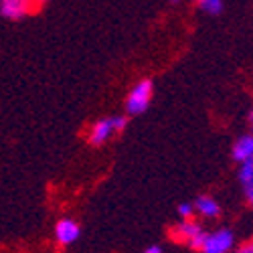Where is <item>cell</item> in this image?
Returning <instances> with one entry per match:
<instances>
[{"label":"cell","instance_id":"18","mask_svg":"<svg viewBox=\"0 0 253 253\" xmlns=\"http://www.w3.org/2000/svg\"><path fill=\"white\" fill-rule=\"evenodd\" d=\"M251 126H253V124H251Z\"/></svg>","mask_w":253,"mask_h":253},{"label":"cell","instance_id":"5","mask_svg":"<svg viewBox=\"0 0 253 253\" xmlns=\"http://www.w3.org/2000/svg\"><path fill=\"white\" fill-rule=\"evenodd\" d=\"M33 8V0H0V14L8 20L25 18Z\"/></svg>","mask_w":253,"mask_h":253},{"label":"cell","instance_id":"10","mask_svg":"<svg viewBox=\"0 0 253 253\" xmlns=\"http://www.w3.org/2000/svg\"><path fill=\"white\" fill-rule=\"evenodd\" d=\"M239 164H241V166H239L237 176H239L241 184L253 180V158H249V160H245V162H239Z\"/></svg>","mask_w":253,"mask_h":253},{"label":"cell","instance_id":"17","mask_svg":"<svg viewBox=\"0 0 253 253\" xmlns=\"http://www.w3.org/2000/svg\"><path fill=\"white\" fill-rule=\"evenodd\" d=\"M170 2H178V0H170Z\"/></svg>","mask_w":253,"mask_h":253},{"label":"cell","instance_id":"15","mask_svg":"<svg viewBox=\"0 0 253 253\" xmlns=\"http://www.w3.org/2000/svg\"><path fill=\"white\" fill-rule=\"evenodd\" d=\"M47 2H49V0H33V4H37V6H43Z\"/></svg>","mask_w":253,"mask_h":253},{"label":"cell","instance_id":"16","mask_svg":"<svg viewBox=\"0 0 253 253\" xmlns=\"http://www.w3.org/2000/svg\"><path fill=\"white\" fill-rule=\"evenodd\" d=\"M249 122H251V124H253V110H251V112H249Z\"/></svg>","mask_w":253,"mask_h":253},{"label":"cell","instance_id":"8","mask_svg":"<svg viewBox=\"0 0 253 253\" xmlns=\"http://www.w3.org/2000/svg\"><path fill=\"white\" fill-rule=\"evenodd\" d=\"M195 213H199L201 217H207V219H215L221 213V207L213 197L203 195V197H197V201H195Z\"/></svg>","mask_w":253,"mask_h":253},{"label":"cell","instance_id":"6","mask_svg":"<svg viewBox=\"0 0 253 253\" xmlns=\"http://www.w3.org/2000/svg\"><path fill=\"white\" fill-rule=\"evenodd\" d=\"M81 229L73 219H61L55 225V239L59 245H71L79 239Z\"/></svg>","mask_w":253,"mask_h":253},{"label":"cell","instance_id":"14","mask_svg":"<svg viewBox=\"0 0 253 253\" xmlns=\"http://www.w3.org/2000/svg\"><path fill=\"white\" fill-rule=\"evenodd\" d=\"M144 253H162V247L160 245H148L144 249Z\"/></svg>","mask_w":253,"mask_h":253},{"label":"cell","instance_id":"13","mask_svg":"<svg viewBox=\"0 0 253 253\" xmlns=\"http://www.w3.org/2000/svg\"><path fill=\"white\" fill-rule=\"evenodd\" d=\"M235 253H253V241H247V243H243L239 249H235Z\"/></svg>","mask_w":253,"mask_h":253},{"label":"cell","instance_id":"9","mask_svg":"<svg viewBox=\"0 0 253 253\" xmlns=\"http://www.w3.org/2000/svg\"><path fill=\"white\" fill-rule=\"evenodd\" d=\"M197 6L207 14H219L223 10V0H197Z\"/></svg>","mask_w":253,"mask_h":253},{"label":"cell","instance_id":"7","mask_svg":"<svg viewBox=\"0 0 253 253\" xmlns=\"http://www.w3.org/2000/svg\"><path fill=\"white\" fill-rule=\"evenodd\" d=\"M231 156L235 162H245L253 158V134H243L237 138V142L231 148Z\"/></svg>","mask_w":253,"mask_h":253},{"label":"cell","instance_id":"3","mask_svg":"<svg viewBox=\"0 0 253 253\" xmlns=\"http://www.w3.org/2000/svg\"><path fill=\"white\" fill-rule=\"evenodd\" d=\"M207 231L201 227V223H197L195 219H182L174 229H172V237L178 243H186L191 249L201 251L203 239H205Z\"/></svg>","mask_w":253,"mask_h":253},{"label":"cell","instance_id":"1","mask_svg":"<svg viewBox=\"0 0 253 253\" xmlns=\"http://www.w3.org/2000/svg\"><path fill=\"white\" fill-rule=\"evenodd\" d=\"M154 93V83L150 79H140L136 85L130 89L128 97H126V112L130 116H140L148 110L150 99Z\"/></svg>","mask_w":253,"mask_h":253},{"label":"cell","instance_id":"11","mask_svg":"<svg viewBox=\"0 0 253 253\" xmlns=\"http://www.w3.org/2000/svg\"><path fill=\"white\" fill-rule=\"evenodd\" d=\"M178 215H180L182 219H193V217H195V205H191V203H180V205H178Z\"/></svg>","mask_w":253,"mask_h":253},{"label":"cell","instance_id":"4","mask_svg":"<svg viewBox=\"0 0 253 253\" xmlns=\"http://www.w3.org/2000/svg\"><path fill=\"white\" fill-rule=\"evenodd\" d=\"M235 245V235L233 231L223 227L217 231H211V233H205L201 251L203 253H229Z\"/></svg>","mask_w":253,"mask_h":253},{"label":"cell","instance_id":"12","mask_svg":"<svg viewBox=\"0 0 253 253\" xmlns=\"http://www.w3.org/2000/svg\"><path fill=\"white\" fill-rule=\"evenodd\" d=\"M243 195H245V201L249 205H253V180H249V182L243 184Z\"/></svg>","mask_w":253,"mask_h":253},{"label":"cell","instance_id":"2","mask_svg":"<svg viewBox=\"0 0 253 253\" xmlns=\"http://www.w3.org/2000/svg\"><path fill=\"white\" fill-rule=\"evenodd\" d=\"M126 126H128V120L124 116H114V118H103L97 120L91 130H89V142L93 146H101L103 142H108L116 132H124Z\"/></svg>","mask_w":253,"mask_h":253}]
</instances>
